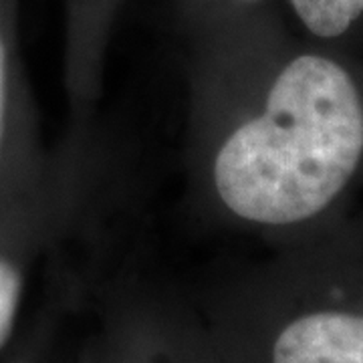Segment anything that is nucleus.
<instances>
[{
	"instance_id": "1",
	"label": "nucleus",
	"mask_w": 363,
	"mask_h": 363,
	"mask_svg": "<svg viewBox=\"0 0 363 363\" xmlns=\"http://www.w3.org/2000/svg\"><path fill=\"white\" fill-rule=\"evenodd\" d=\"M188 172L210 218L277 245L337 220L363 184V65L214 40L190 65Z\"/></svg>"
},
{
	"instance_id": "2",
	"label": "nucleus",
	"mask_w": 363,
	"mask_h": 363,
	"mask_svg": "<svg viewBox=\"0 0 363 363\" xmlns=\"http://www.w3.org/2000/svg\"><path fill=\"white\" fill-rule=\"evenodd\" d=\"M196 305L224 363H363V218L279 245Z\"/></svg>"
},
{
	"instance_id": "3",
	"label": "nucleus",
	"mask_w": 363,
	"mask_h": 363,
	"mask_svg": "<svg viewBox=\"0 0 363 363\" xmlns=\"http://www.w3.org/2000/svg\"><path fill=\"white\" fill-rule=\"evenodd\" d=\"M73 363H224L196 301L121 286L107 293L97 329Z\"/></svg>"
},
{
	"instance_id": "4",
	"label": "nucleus",
	"mask_w": 363,
	"mask_h": 363,
	"mask_svg": "<svg viewBox=\"0 0 363 363\" xmlns=\"http://www.w3.org/2000/svg\"><path fill=\"white\" fill-rule=\"evenodd\" d=\"M305 30L319 40H337L363 16V0H289Z\"/></svg>"
},
{
	"instance_id": "5",
	"label": "nucleus",
	"mask_w": 363,
	"mask_h": 363,
	"mask_svg": "<svg viewBox=\"0 0 363 363\" xmlns=\"http://www.w3.org/2000/svg\"><path fill=\"white\" fill-rule=\"evenodd\" d=\"M25 277L13 259L0 257V350L13 335L16 315L21 309Z\"/></svg>"
},
{
	"instance_id": "6",
	"label": "nucleus",
	"mask_w": 363,
	"mask_h": 363,
	"mask_svg": "<svg viewBox=\"0 0 363 363\" xmlns=\"http://www.w3.org/2000/svg\"><path fill=\"white\" fill-rule=\"evenodd\" d=\"M9 89H11V65H9V49L0 33V150L6 135L9 123Z\"/></svg>"
},
{
	"instance_id": "7",
	"label": "nucleus",
	"mask_w": 363,
	"mask_h": 363,
	"mask_svg": "<svg viewBox=\"0 0 363 363\" xmlns=\"http://www.w3.org/2000/svg\"><path fill=\"white\" fill-rule=\"evenodd\" d=\"M236 2H257V0H236Z\"/></svg>"
}]
</instances>
